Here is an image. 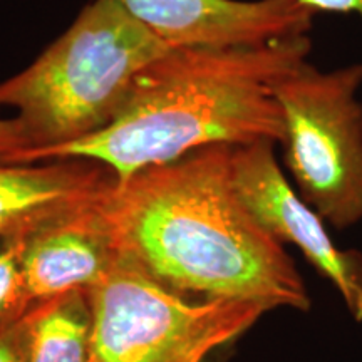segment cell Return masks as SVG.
I'll use <instances>...</instances> for the list:
<instances>
[{
	"mask_svg": "<svg viewBox=\"0 0 362 362\" xmlns=\"http://www.w3.org/2000/svg\"><path fill=\"white\" fill-rule=\"evenodd\" d=\"M232 149L203 148L112 181L98 200L112 247L180 296L307 312L296 262L235 189Z\"/></svg>",
	"mask_w": 362,
	"mask_h": 362,
	"instance_id": "6da1fadb",
	"label": "cell"
},
{
	"mask_svg": "<svg viewBox=\"0 0 362 362\" xmlns=\"http://www.w3.org/2000/svg\"><path fill=\"white\" fill-rule=\"evenodd\" d=\"M309 35L230 49H173L138 76L128 101L98 133L45 151L25 165L88 160L116 181L210 146L284 143L277 86L302 66Z\"/></svg>",
	"mask_w": 362,
	"mask_h": 362,
	"instance_id": "7a4b0ae2",
	"label": "cell"
},
{
	"mask_svg": "<svg viewBox=\"0 0 362 362\" xmlns=\"http://www.w3.org/2000/svg\"><path fill=\"white\" fill-rule=\"evenodd\" d=\"M170 51L115 0H93L35 62L0 83V106L17 111L29 141L13 163L106 128L138 76Z\"/></svg>",
	"mask_w": 362,
	"mask_h": 362,
	"instance_id": "3957f363",
	"label": "cell"
},
{
	"mask_svg": "<svg viewBox=\"0 0 362 362\" xmlns=\"http://www.w3.org/2000/svg\"><path fill=\"white\" fill-rule=\"evenodd\" d=\"M88 293L93 362H203L265 312L247 300L180 296L121 255Z\"/></svg>",
	"mask_w": 362,
	"mask_h": 362,
	"instance_id": "277c9868",
	"label": "cell"
},
{
	"mask_svg": "<svg viewBox=\"0 0 362 362\" xmlns=\"http://www.w3.org/2000/svg\"><path fill=\"white\" fill-rule=\"evenodd\" d=\"M362 62L298 66L277 86L285 165L307 205L336 230L362 221Z\"/></svg>",
	"mask_w": 362,
	"mask_h": 362,
	"instance_id": "5b68a950",
	"label": "cell"
},
{
	"mask_svg": "<svg viewBox=\"0 0 362 362\" xmlns=\"http://www.w3.org/2000/svg\"><path fill=\"white\" fill-rule=\"evenodd\" d=\"M275 143L259 141L233 146L232 178L237 193L280 243H291L310 265L336 287L356 322H362V253L339 248L325 221L302 200L280 170Z\"/></svg>",
	"mask_w": 362,
	"mask_h": 362,
	"instance_id": "8992f818",
	"label": "cell"
},
{
	"mask_svg": "<svg viewBox=\"0 0 362 362\" xmlns=\"http://www.w3.org/2000/svg\"><path fill=\"white\" fill-rule=\"evenodd\" d=\"M173 49H230L304 35L315 12L300 0H115Z\"/></svg>",
	"mask_w": 362,
	"mask_h": 362,
	"instance_id": "52a82bcc",
	"label": "cell"
},
{
	"mask_svg": "<svg viewBox=\"0 0 362 362\" xmlns=\"http://www.w3.org/2000/svg\"><path fill=\"white\" fill-rule=\"evenodd\" d=\"M99 197L19 242L22 274L34 302L90 291L115 265L117 253L99 211Z\"/></svg>",
	"mask_w": 362,
	"mask_h": 362,
	"instance_id": "ba28073f",
	"label": "cell"
},
{
	"mask_svg": "<svg viewBox=\"0 0 362 362\" xmlns=\"http://www.w3.org/2000/svg\"><path fill=\"white\" fill-rule=\"evenodd\" d=\"M112 181L106 166L88 160L0 163V247L93 202Z\"/></svg>",
	"mask_w": 362,
	"mask_h": 362,
	"instance_id": "9c48e42d",
	"label": "cell"
},
{
	"mask_svg": "<svg viewBox=\"0 0 362 362\" xmlns=\"http://www.w3.org/2000/svg\"><path fill=\"white\" fill-rule=\"evenodd\" d=\"M25 322L27 362H93L94 317L88 291L35 302Z\"/></svg>",
	"mask_w": 362,
	"mask_h": 362,
	"instance_id": "30bf717a",
	"label": "cell"
},
{
	"mask_svg": "<svg viewBox=\"0 0 362 362\" xmlns=\"http://www.w3.org/2000/svg\"><path fill=\"white\" fill-rule=\"evenodd\" d=\"M34 304L22 274L19 242L0 247V327L19 320Z\"/></svg>",
	"mask_w": 362,
	"mask_h": 362,
	"instance_id": "8fae6325",
	"label": "cell"
},
{
	"mask_svg": "<svg viewBox=\"0 0 362 362\" xmlns=\"http://www.w3.org/2000/svg\"><path fill=\"white\" fill-rule=\"evenodd\" d=\"M0 362H27L25 315L0 327Z\"/></svg>",
	"mask_w": 362,
	"mask_h": 362,
	"instance_id": "7c38bea8",
	"label": "cell"
},
{
	"mask_svg": "<svg viewBox=\"0 0 362 362\" xmlns=\"http://www.w3.org/2000/svg\"><path fill=\"white\" fill-rule=\"evenodd\" d=\"M25 149H29V141L19 121L16 117L0 119V163H13Z\"/></svg>",
	"mask_w": 362,
	"mask_h": 362,
	"instance_id": "4fadbf2b",
	"label": "cell"
},
{
	"mask_svg": "<svg viewBox=\"0 0 362 362\" xmlns=\"http://www.w3.org/2000/svg\"><path fill=\"white\" fill-rule=\"evenodd\" d=\"M312 12L356 13L362 19V0H300Z\"/></svg>",
	"mask_w": 362,
	"mask_h": 362,
	"instance_id": "5bb4252c",
	"label": "cell"
}]
</instances>
